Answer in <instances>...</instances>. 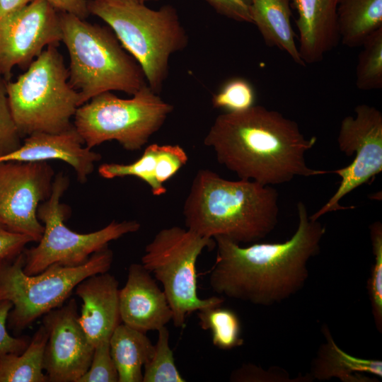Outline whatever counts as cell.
Returning <instances> with one entry per match:
<instances>
[{
	"label": "cell",
	"instance_id": "9c48e42d",
	"mask_svg": "<svg viewBox=\"0 0 382 382\" xmlns=\"http://www.w3.org/2000/svg\"><path fill=\"white\" fill-rule=\"evenodd\" d=\"M214 246L213 238L174 226L160 230L145 247L141 265L161 283L177 328L185 326L189 313L224 301L221 296L201 299L197 294L198 257Z\"/></svg>",
	"mask_w": 382,
	"mask_h": 382
},
{
	"label": "cell",
	"instance_id": "e575fe53",
	"mask_svg": "<svg viewBox=\"0 0 382 382\" xmlns=\"http://www.w3.org/2000/svg\"><path fill=\"white\" fill-rule=\"evenodd\" d=\"M31 241H33L30 236L10 231L0 224V260L18 255Z\"/></svg>",
	"mask_w": 382,
	"mask_h": 382
},
{
	"label": "cell",
	"instance_id": "8d00e7d4",
	"mask_svg": "<svg viewBox=\"0 0 382 382\" xmlns=\"http://www.w3.org/2000/svg\"><path fill=\"white\" fill-rule=\"evenodd\" d=\"M33 0H0V21L19 11Z\"/></svg>",
	"mask_w": 382,
	"mask_h": 382
},
{
	"label": "cell",
	"instance_id": "e0dca14e",
	"mask_svg": "<svg viewBox=\"0 0 382 382\" xmlns=\"http://www.w3.org/2000/svg\"><path fill=\"white\" fill-rule=\"evenodd\" d=\"M100 154L87 148L74 127L57 134L34 133L27 136L21 146L0 156L3 161H43L61 160L70 165L81 183L87 180Z\"/></svg>",
	"mask_w": 382,
	"mask_h": 382
},
{
	"label": "cell",
	"instance_id": "484cf974",
	"mask_svg": "<svg viewBox=\"0 0 382 382\" xmlns=\"http://www.w3.org/2000/svg\"><path fill=\"white\" fill-rule=\"evenodd\" d=\"M356 68V86L361 91L382 88V28L364 42Z\"/></svg>",
	"mask_w": 382,
	"mask_h": 382
},
{
	"label": "cell",
	"instance_id": "ba28073f",
	"mask_svg": "<svg viewBox=\"0 0 382 382\" xmlns=\"http://www.w3.org/2000/svg\"><path fill=\"white\" fill-rule=\"evenodd\" d=\"M173 106L147 85L131 98L102 93L80 105L74 127L89 149L117 141L126 150L141 149L163 125Z\"/></svg>",
	"mask_w": 382,
	"mask_h": 382
},
{
	"label": "cell",
	"instance_id": "4dcf8cb0",
	"mask_svg": "<svg viewBox=\"0 0 382 382\" xmlns=\"http://www.w3.org/2000/svg\"><path fill=\"white\" fill-rule=\"evenodd\" d=\"M21 137L10 109L6 81L0 76V156L18 149L22 144Z\"/></svg>",
	"mask_w": 382,
	"mask_h": 382
},
{
	"label": "cell",
	"instance_id": "277c9868",
	"mask_svg": "<svg viewBox=\"0 0 382 382\" xmlns=\"http://www.w3.org/2000/svg\"><path fill=\"white\" fill-rule=\"evenodd\" d=\"M59 18L69 57V82L79 93L80 105L112 91L132 96L147 85L140 65L110 28L67 13Z\"/></svg>",
	"mask_w": 382,
	"mask_h": 382
},
{
	"label": "cell",
	"instance_id": "83f0119b",
	"mask_svg": "<svg viewBox=\"0 0 382 382\" xmlns=\"http://www.w3.org/2000/svg\"><path fill=\"white\" fill-rule=\"evenodd\" d=\"M374 256L367 291L377 330L382 333V224L377 221L369 226Z\"/></svg>",
	"mask_w": 382,
	"mask_h": 382
},
{
	"label": "cell",
	"instance_id": "52a82bcc",
	"mask_svg": "<svg viewBox=\"0 0 382 382\" xmlns=\"http://www.w3.org/2000/svg\"><path fill=\"white\" fill-rule=\"evenodd\" d=\"M113 253L108 245L94 253L82 265L54 264L42 272L28 275L23 271V252L0 260V301L12 303L7 323L16 332L62 306L79 283L89 276L109 271Z\"/></svg>",
	"mask_w": 382,
	"mask_h": 382
},
{
	"label": "cell",
	"instance_id": "d4e9b609",
	"mask_svg": "<svg viewBox=\"0 0 382 382\" xmlns=\"http://www.w3.org/2000/svg\"><path fill=\"white\" fill-rule=\"evenodd\" d=\"M199 325L209 330L213 345L223 350H230L242 346L241 324L235 311L221 306L197 311Z\"/></svg>",
	"mask_w": 382,
	"mask_h": 382
},
{
	"label": "cell",
	"instance_id": "7a4b0ae2",
	"mask_svg": "<svg viewBox=\"0 0 382 382\" xmlns=\"http://www.w3.org/2000/svg\"><path fill=\"white\" fill-rule=\"evenodd\" d=\"M317 138H306L297 123L261 105L216 117L204 139L219 164L242 180L263 185L288 183L330 171L307 166L305 154Z\"/></svg>",
	"mask_w": 382,
	"mask_h": 382
},
{
	"label": "cell",
	"instance_id": "6da1fadb",
	"mask_svg": "<svg viewBox=\"0 0 382 382\" xmlns=\"http://www.w3.org/2000/svg\"><path fill=\"white\" fill-rule=\"evenodd\" d=\"M298 226L282 243L241 246L225 237L214 238L216 261L209 284L221 296L269 306L299 292L308 278V263L320 251L325 228L312 220L306 204H297Z\"/></svg>",
	"mask_w": 382,
	"mask_h": 382
},
{
	"label": "cell",
	"instance_id": "836d02e7",
	"mask_svg": "<svg viewBox=\"0 0 382 382\" xmlns=\"http://www.w3.org/2000/svg\"><path fill=\"white\" fill-rule=\"evenodd\" d=\"M218 13L230 19L253 23L250 0H206Z\"/></svg>",
	"mask_w": 382,
	"mask_h": 382
},
{
	"label": "cell",
	"instance_id": "9a60e30c",
	"mask_svg": "<svg viewBox=\"0 0 382 382\" xmlns=\"http://www.w3.org/2000/svg\"><path fill=\"white\" fill-rule=\"evenodd\" d=\"M121 322L146 332L166 326L173 318L166 296L141 264L128 268L125 286L119 291Z\"/></svg>",
	"mask_w": 382,
	"mask_h": 382
},
{
	"label": "cell",
	"instance_id": "cb8c5ba5",
	"mask_svg": "<svg viewBox=\"0 0 382 382\" xmlns=\"http://www.w3.org/2000/svg\"><path fill=\"white\" fill-rule=\"evenodd\" d=\"M47 332L42 324L21 354L0 356V382H47L43 358Z\"/></svg>",
	"mask_w": 382,
	"mask_h": 382
},
{
	"label": "cell",
	"instance_id": "8fae6325",
	"mask_svg": "<svg viewBox=\"0 0 382 382\" xmlns=\"http://www.w3.org/2000/svg\"><path fill=\"white\" fill-rule=\"evenodd\" d=\"M354 116H347L341 122L337 136L340 150L347 156H355L348 166L330 171L340 177L339 186L330 199L316 212L312 220L325 214L347 207L340 200L382 170V113L374 106L360 104L354 108Z\"/></svg>",
	"mask_w": 382,
	"mask_h": 382
},
{
	"label": "cell",
	"instance_id": "603a6c76",
	"mask_svg": "<svg viewBox=\"0 0 382 382\" xmlns=\"http://www.w3.org/2000/svg\"><path fill=\"white\" fill-rule=\"evenodd\" d=\"M337 24L344 45L361 47L382 28V0H338Z\"/></svg>",
	"mask_w": 382,
	"mask_h": 382
},
{
	"label": "cell",
	"instance_id": "2e32d148",
	"mask_svg": "<svg viewBox=\"0 0 382 382\" xmlns=\"http://www.w3.org/2000/svg\"><path fill=\"white\" fill-rule=\"evenodd\" d=\"M82 300L79 323L93 347L110 341L120 323L119 282L108 273L96 274L82 280L75 287Z\"/></svg>",
	"mask_w": 382,
	"mask_h": 382
},
{
	"label": "cell",
	"instance_id": "74e56055",
	"mask_svg": "<svg viewBox=\"0 0 382 382\" xmlns=\"http://www.w3.org/2000/svg\"><path fill=\"white\" fill-rule=\"evenodd\" d=\"M89 1H91V0H89ZM105 1H120V2H134V3L144 4V2H146V1H156V0H105Z\"/></svg>",
	"mask_w": 382,
	"mask_h": 382
},
{
	"label": "cell",
	"instance_id": "f1b7e54d",
	"mask_svg": "<svg viewBox=\"0 0 382 382\" xmlns=\"http://www.w3.org/2000/svg\"><path fill=\"white\" fill-rule=\"evenodd\" d=\"M255 103V91L251 84L244 79L234 78L226 81L212 98L215 108L226 112L245 110Z\"/></svg>",
	"mask_w": 382,
	"mask_h": 382
},
{
	"label": "cell",
	"instance_id": "1f68e13d",
	"mask_svg": "<svg viewBox=\"0 0 382 382\" xmlns=\"http://www.w3.org/2000/svg\"><path fill=\"white\" fill-rule=\"evenodd\" d=\"M12 303L6 300L0 301V356L8 354H21L28 345V337H13L7 331L6 323Z\"/></svg>",
	"mask_w": 382,
	"mask_h": 382
},
{
	"label": "cell",
	"instance_id": "4fadbf2b",
	"mask_svg": "<svg viewBox=\"0 0 382 382\" xmlns=\"http://www.w3.org/2000/svg\"><path fill=\"white\" fill-rule=\"evenodd\" d=\"M59 14L45 0H33L0 21V76L29 64L50 45L62 41Z\"/></svg>",
	"mask_w": 382,
	"mask_h": 382
},
{
	"label": "cell",
	"instance_id": "7402d4cb",
	"mask_svg": "<svg viewBox=\"0 0 382 382\" xmlns=\"http://www.w3.org/2000/svg\"><path fill=\"white\" fill-rule=\"evenodd\" d=\"M109 343L119 382H142V369L154 350V345L146 332L120 323L112 332Z\"/></svg>",
	"mask_w": 382,
	"mask_h": 382
},
{
	"label": "cell",
	"instance_id": "ac0fdd59",
	"mask_svg": "<svg viewBox=\"0 0 382 382\" xmlns=\"http://www.w3.org/2000/svg\"><path fill=\"white\" fill-rule=\"evenodd\" d=\"M337 1L291 0L298 13V50L304 64L322 61L325 54L337 45Z\"/></svg>",
	"mask_w": 382,
	"mask_h": 382
},
{
	"label": "cell",
	"instance_id": "d6a6232c",
	"mask_svg": "<svg viewBox=\"0 0 382 382\" xmlns=\"http://www.w3.org/2000/svg\"><path fill=\"white\" fill-rule=\"evenodd\" d=\"M289 375L283 369L266 371L253 364H243L233 371L230 380L232 381H289Z\"/></svg>",
	"mask_w": 382,
	"mask_h": 382
},
{
	"label": "cell",
	"instance_id": "d590c367",
	"mask_svg": "<svg viewBox=\"0 0 382 382\" xmlns=\"http://www.w3.org/2000/svg\"><path fill=\"white\" fill-rule=\"evenodd\" d=\"M56 10L86 19L90 14L87 0H45Z\"/></svg>",
	"mask_w": 382,
	"mask_h": 382
},
{
	"label": "cell",
	"instance_id": "5b68a950",
	"mask_svg": "<svg viewBox=\"0 0 382 382\" xmlns=\"http://www.w3.org/2000/svg\"><path fill=\"white\" fill-rule=\"evenodd\" d=\"M90 13L105 22L123 48L138 62L150 88L159 93L168 75L172 54L185 49L188 37L176 10H153L144 4L88 1Z\"/></svg>",
	"mask_w": 382,
	"mask_h": 382
},
{
	"label": "cell",
	"instance_id": "5bb4252c",
	"mask_svg": "<svg viewBox=\"0 0 382 382\" xmlns=\"http://www.w3.org/2000/svg\"><path fill=\"white\" fill-rule=\"evenodd\" d=\"M79 316L74 299L43 316L47 332L43 369L48 382H77L90 366L94 347Z\"/></svg>",
	"mask_w": 382,
	"mask_h": 382
},
{
	"label": "cell",
	"instance_id": "7c38bea8",
	"mask_svg": "<svg viewBox=\"0 0 382 382\" xmlns=\"http://www.w3.org/2000/svg\"><path fill=\"white\" fill-rule=\"evenodd\" d=\"M53 178L46 161L0 162V224L38 242L44 226L37 209L50 196Z\"/></svg>",
	"mask_w": 382,
	"mask_h": 382
},
{
	"label": "cell",
	"instance_id": "30bf717a",
	"mask_svg": "<svg viewBox=\"0 0 382 382\" xmlns=\"http://www.w3.org/2000/svg\"><path fill=\"white\" fill-rule=\"evenodd\" d=\"M68 186V178L62 173L57 174L53 180L50 196L38 207L37 214L44 231L36 246L23 251V271L28 275L40 273L54 264L66 267L82 265L110 241L136 232L141 227L139 222L132 220L113 221L103 228L88 233L69 229L64 224L67 209L60 202Z\"/></svg>",
	"mask_w": 382,
	"mask_h": 382
},
{
	"label": "cell",
	"instance_id": "8992f818",
	"mask_svg": "<svg viewBox=\"0 0 382 382\" xmlns=\"http://www.w3.org/2000/svg\"><path fill=\"white\" fill-rule=\"evenodd\" d=\"M10 109L21 135L57 134L74 127L80 106L57 45L47 47L15 81H6Z\"/></svg>",
	"mask_w": 382,
	"mask_h": 382
},
{
	"label": "cell",
	"instance_id": "d6986e66",
	"mask_svg": "<svg viewBox=\"0 0 382 382\" xmlns=\"http://www.w3.org/2000/svg\"><path fill=\"white\" fill-rule=\"evenodd\" d=\"M186 151L179 145L152 144L141 157L129 164L103 163L98 168L100 176L106 179L134 176L146 183L155 196L164 195V183L175 175L187 162Z\"/></svg>",
	"mask_w": 382,
	"mask_h": 382
},
{
	"label": "cell",
	"instance_id": "ffe728a7",
	"mask_svg": "<svg viewBox=\"0 0 382 382\" xmlns=\"http://www.w3.org/2000/svg\"><path fill=\"white\" fill-rule=\"evenodd\" d=\"M323 332L326 341L320 346L312 361L313 378L325 381L335 377L343 382L372 381L366 374L382 378L381 360L350 355L335 343L326 325H323Z\"/></svg>",
	"mask_w": 382,
	"mask_h": 382
},
{
	"label": "cell",
	"instance_id": "3957f363",
	"mask_svg": "<svg viewBox=\"0 0 382 382\" xmlns=\"http://www.w3.org/2000/svg\"><path fill=\"white\" fill-rule=\"evenodd\" d=\"M278 199L272 186L248 180H230L201 169L193 178L183 214L186 228L202 236L253 243L276 227Z\"/></svg>",
	"mask_w": 382,
	"mask_h": 382
},
{
	"label": "cell",
	"instance_id": "44dd1931",
	"mask_svg": "<svg viewBox=\"0 0 382 382\" xmlns=\"http://www.w3.org/2000/svg\"><path fill=\"white\" fill-rule=\"evenodd\" d=\"M251 16L265 43L286 52L292 60H301L291 23V0H250Z\"/></svg>",
	"mask_w": 382,
	"mask_h": 382
},
{
	"label": "cell",
	"instance_id": "4316f807",
	"mask_svg": "<svg viewBox=\"0 0 382 382\" xmlns=\"http://www.w3.org/2000/svg\"><path fill=\"white\" fill-rule=\"evenodd\" d=\"M154 353L144 366L142 382H185L175 365L169 345V331L166 326L158 330Z\"/></svg>",
	"mask_w": 382,
	"mask_h": 382
},
{
	"label": "cell",
	"instance_id": "f546056e",
	"mask_svg": "<svg viewBox=\"0 0 382 382\" xmlns=\"http://www.w3.org/2000/svg\"><path fill=\"white\" fill-rule=\"evenodd\" d=\"M77 382H119L118 371L111 355L109 341L94 347L90 366Z\"/></svg>",
	"mask_w": 382,
	"mask_h": 382
}]
</instances>
